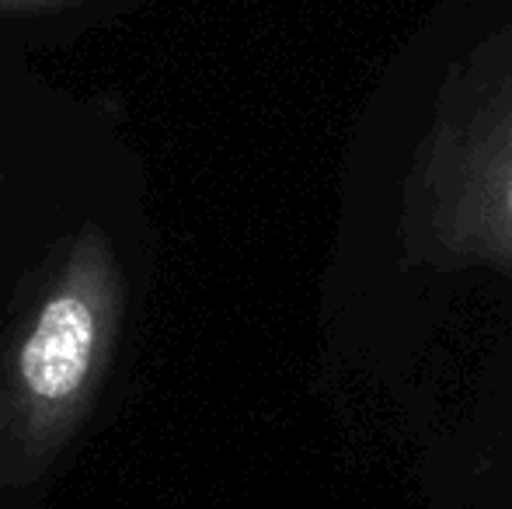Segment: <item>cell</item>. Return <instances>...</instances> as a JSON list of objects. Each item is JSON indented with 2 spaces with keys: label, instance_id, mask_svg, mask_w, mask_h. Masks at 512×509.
Wrapping results in <instances>:
<instances>
[{
  "label": "cell",
  "instance_id": "obj_1",
  "mask_svg": "<svg viewBox=\"0 0 512 509\" xmlns=\"http://www.w3.org/2000/svg\"><path fill=\"white\" fill-rule=\"evenodd\" d=\"M126 311V272L98 224L63 234L25 272L0 342V489H35L77 443L112 377Z\"/></svg>",
  "mask_w": 512,
  "mask_h": 509
},
{
  "label": "cell",
  "instance_id": "obj_2",
  "mask_svg": "<svg viewBox=\"0 0 512 509\" xmlns=\"http://www.w3.org/2000/svg\"><path fill=\"white\" fill-rule=\"evenodd\" d=\"M74 4L77 0H0V14H46Z\"/></svg>",
  "mask_w": 512,
  "mask_h": 509
},
{
  "label": "cell",
  "instance_id": "obj_3",
  "mask_svg": "<svg viewBox=\"0 0 512 509\" xmlns=\"http://www.w3.org/2000/svg\"><path fill=\"white\" fill-rule=\"evenodd\" d=\"M509 213H512V189H509Z\"/></svg>",
  "mask_w": 512,
  "mask_h": 509
}]
</instances>
